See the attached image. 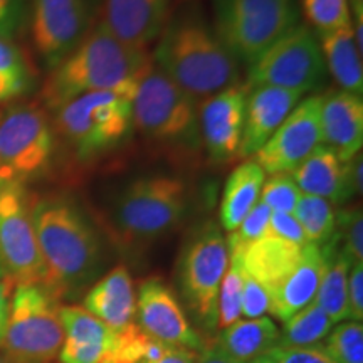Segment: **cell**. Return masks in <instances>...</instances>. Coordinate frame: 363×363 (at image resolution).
I'll list each match as a JSON object with an SVG mask.
<instances>
[{"mask_svg":"<svg viewBox=\"0 0 363 363\" xmlns=\"http://www.w3.org/2000/svg\"><path fill=\"white\" fill-rule=\"evenodd\" d=\"M0 278H4V271H2V266H0Z\"/></svg>","mask_w":363,"mask_h":363,"instance_id":"7dc6e473","label":"cell"},{"mask_svg":"<svg viewBox=\"0 0 363 363\" xmlns=\"http://www.w3.org/2000/svg\"><path fill=\"white\" fill-rule=\"evenodd\" d=\"M54 111V133L84 162L115 150L133 128V101L110 91L81 94Z\"/></svg>","mask_w":363,"mask_h":363,"instance_id":"8992f818","label":"cell"},{"mask_svg":"<svg viewBox=\"0 0 363 363\" xmlns=\"http://www.w3.org/2000/svg\"><path fill=\"white\" fill-rule=\"evenodd\" d=\"M320 347L335 363H363L362 321H347L338 325Z\"/></svg>","mask_w":363,"mask_h":363,"instance_id":"d6a6232c","label":"cell"},{"mask_svg":"<svg viewBox=\"0 0 363 363\" xmlns=\"http://www.w3.org/2000/svg\"><path fill=\"white\" fill-rule=\"evenodd\" d=\"M187 208V189L177 177L153 175L131 182L110 211L111 234L121 246L143 247L169 234Z\"/></svg>","mask_w":363,"mask_h":363,"instance_id":"277c9868","label":"cell"},{"mask_svg":"<svg viewBox=\"0 0 363 363\" xmlns=\"http://www.w3.org/2000/svg\"><path fill=\"white\" fill-rule=\"evenodd\" d=\"M264 180V170L254 160H246L233 170L225 182L219 212L220 225L225 230L233 233L238 229L244 217L259 202Z\"/></svg>","mask_w":363,"mask_h":363,"instance_id":"d4e9b609","label":"cell"},{"mask_svg":"<svg viewBox=\"0 0 363 363\" xmlns=\"http://www.w3.org/2000/svg\"><path fill=\"white\" fill-rule=\"evenodd\" d=\"M195 363H240L234 358H230L227 353H224L219 348V345H212V347L206 348L202 352L201 357H197V362Z\"/></svg>","mask_w":363,"mask_h":363,"instance_id":"ee69618b","label":"cell"},{"mask_svg":"<svg viewBox=\"0 0 363 363\" xmlns=\"http://www.w3.org/2000/svg\"><path fill=\"white\" fill-rule=\"evenodd\" d=\"M152 62V52L128 48L96 21L78 48L54 67L40 98L51 110L96 91H110L133 101Z\"/></svg>","mask_w":363,"mask_h":363,"instance_id":"6da1fadb","label":"cell"},{"mask_svg":"<svg viewBox=\"0 0 363 363\" xmlns=\"http://www.w3.org/2000/svg\"><path fill=\"white\" fill-rule=\"evenodd\" d=\"M229 264L220 227L207 222L187 240L179 262L180 293L206 330L217 326L219 289Z\"/></svg>","mask_w":363,"mask_h":363,"instance_id":"30bf717a","label":"cell"},{"mask_svg":"<svg viewBox=\"0 0 363 363\" xmlns=\"http://www.w3.org/2000/svg\"><path fill=\"white\" fill-rule=\"evenodd\" d=\"M33 220L44 278L40 286L61 299L88 286L101 267V242L88 217L66 197L34 201Z\"/></svg>","mask_w":363,"mask_h":363,"instance_id":"7a4b0ae2","label":"cell"},{"mask_svg":"<svg viewBox=\"0 0 363 363\" xmlns=\"http://www.w3.org/2000/svg\"><path fill=\"white\" fill-rule=\"evenodd\" d=\"M348 320H363V262H353L348 272Z\"/></svg>","mask_w":363,"mask_h":363,"instance_id":"60d3db41","label":"cell"},{"mask_svg":"<svg viewBox=\"0 0 363 363\" xmlns=\"http://www.w3.org/2000/svg\"><path fill=\"white\" fill-rule=\"evenodd\" d=\"M33 206L24 184L0 182V266L13 286L40 284L44 278Z\"/></svg>","mask_w":363,"mask_h":363,"instance_id":"7c38bea8","label":"cell"},{"mask_svg":"<svg viewBox=\"0 0 363 363\" xmlns=\"http://www.w3.org/2000/svg\"><path fill=\"white\" fill-rule=\"evenodd\" d=\"M239 256L244 272L267 289L281 283L298 266L303 247L266 235L247 246Z\"/></svg>","mask_w":363,"mask_h":363,"instance_id":"603a6c76","label":"cell"},{"mask_svg":"<svg viewBox=\"0 0 363 363\" xmlns=\"http://www.w3.org/2000/svg\"><path fill=\"white\" fill-rule=\"evenodd\" d=\"M0 363H12V362H9L6 357H4V355H0Z\"/></svg>","mask_w":363,"mask_h":363,"instance_id":"bcb514c9","label":"cell"},{"mask_svg":"<svg viewBox=\"0 0 363 363\" xmlns=\"http://www.w3.org/2000/svg\"><path fill=\"white\" fill-rule=\"evenodd\" d=\"M293 0H214V34L239 65L254 66L298 26Z\"/></svg>","mask_w":363,"mask_h":363,"instance_id":"5b68a950","label":"cell"},{"mask_svg":"<svg viewBox=\"0 0 363 363\" xmlns=\"http://www.w3.org/2000/svg\"><path fill=\"white\" fill-rule=\"evenodd\" d=\"M133 128L155 143L177 147L197 143L201 138L197 101L152 62L133 98Z\"/></svg>","mask_w":363,"mask_h":363,"instance_id":"ba28073f","label":"cell"},{"mask_svg":"<svg viewBox=\"0 0 363 363\" xmlns=\"http://www.w3.org/2000/svg\"><path fill=\"white\" fill-rule=\"evenodd\" d=\"M326 65L320 40L308 26H296L272 44L256 65L249 67L247 84L274 86L298 91L305 96L325 84Z\"/></svg>","mask_w":363,"mask_h":363,"instance_id":"8fae6325","label":"cell"},{"mask_svg":"<svg viewBox=\"0 0 363 363\" xmlns=\"http://www.w3.org/2000/svg\"><path fill=\"white\" fill-rule=\"evenodd\" d=\"M249 91L247 83H238L199 108V136L211 162L222 165L239 157Z\"/></svg>","mask_w":363,"mask_h":363,"instance_id":"9a60e30c","label":"cell"},{"mask_svg":"<svg viewBox=\"0 0 363 363\" xmlns=\"http://www.w3.org/2000/svg\"><path fill=\"white\" fill-rule=\"evenodd\" d=\"M33 0H0V35L13 40L26 26Z\"/></svg>","mask_w":363,"mask_h":363,"instance_id":"f35d334b","label":"cell"},{"mask_svg":"<svg viewBox=\"0 0 363 363\" xmlns=\"http://www.w3.org/2000/svg\"><path fill=\"white\" fill-rule=\"evenodd\" d=\"M321 52L330 71L331 78L340 86V89L347 93L363 94V65L362 52L357 49L353 39L352 24L335 33L318 35Z\"/></svg>","mask_w":363,"mask_h":363,"instance_id":"cb8c5ba5","label":"cell"},{"mask_svg":"<svg viewBox=\"0 0 363 363\" xmlns=\"http://www.w3.org/2000/svg\"><path fill=\"white\" fill-rule=\"evenodd\" d=\"M172 2L174 0H98V22L128 48L148 51L170 19Z\"/></svg>","mask_w":363,"mask_h":363,"instance_id":"e0dca14e","label":"cell"},{"mask_svg":"<svg viewBox=\"0 0 363 363\" xmlns=\"http://www.w3.org/2000/svg\"><path fill=\"white\" fill-rule=\"evenodd\" d=\"M299 197L301 192L294 184L291 174H274L262 184L259 201L269 207L271 212L293 214Z\"/></svg>","mask_w":363,"mask_h":363,"instance_id":"e575fe53","label":"cell"},{"mask_svg":"<svg viewBox=\"0 0 363 363\" xmlns=\"http://www.w3.org/2000/svg\"><path fill=\"white\" fill-rule=\"evenodd\" d=\"M335 238L342 242V251L352 262H363V216L360 207L337 212Z\"/></svg>","mask_w":363,"mask_h":363,"instance_id":"d590c367","label":"cell"},{"mask_svg":"<svg viewBox=\"0 0 363 363\" xmlns=\"http://www.w3.org/2000/svg\"><path fill=\"white\" fill-rule=\"evenodd\" d=\"M323 94H311L296 104L278 130L256 153L264 174H293L308 155L321 145L320 113Z\"/></svg>","mask_w":363,"mask_h":363,"instance_id":"5bb4252c","label":"cell"},{"mask_svg":"<svg viewBox=\"0 0 363 363\" xmlns=\"http://www.w3.org/2000/svg\"><path fill=\"white\" fill-rule=\"evenodd\" d=\"M16 288L13 283L9 278H0V345H2L4 335L7 330V321H9V313H11V298H12V289Z\"/></svg>","mask_w":363,"mask_h":363,"instance_id":"b9f144b4","label":"cell"},{"mask_svg":"<svg viewBox=\"0 0 363 363\" xmlns=\"http://www.w3.org/2000/svg\"><path fill=\"white\" fill-rule=\"evenodd\" d=\"M197 357V352L189 350V348L170 347L158 360L150 363H195Z\"/></svg>","mask_w":363,"mask_h":363,"instance_id":"7bdbcfd3","label":"cell"},{"mask_svg":"<svg viewBox=\"0 0 363 363\" xmlns=\"http://www.w3.org/2000/svg\"><path fill=\"white\" fill-rule=\"evenodd\" d=\"M301 9L316 35L335 33L352 24L348 0H301Z\"/></svg>","mask_w":363,"mask_h":363,"instance_id":"1f68e13d","label":"cell"},{"mask_svg":"<svg viewBox=\"0 0 363 363\" xmlns=\"http://www.w3.org/2000/svg\"><path fill=\"white\" fill-rule=\"evenodd\" d=\"M271 211L261 201L251 208V212L244 217L238 229L229 234L225 240L227 254H242L244 249L252 242L266 238L267 225H269Z\"/></svg>","mask_w":363,"mask_h":363,"instance_id":"836d02e7","label":"cell"},{"mask_svg":"<svg viewBox=\"0 0 363 363\" xmlns=\"http://www.w3.org/2000/svg\"><path fill=\"white\" fill-rule=\"evenodd\" d=\"M331 326L333 323H331L328 315L318 306L316 301H311L296 315L283 321V333L279 335L276 347H315V345H320L321 340L328 337Z\"/></svg>","mask_w":363,"mask_h":363,"instance_id":"83f0119b","label":"cell"},{"mask_svg":"<svg viewBox=\"0 0 363 363\" xmlns=\"http://www.w3.org/2000/svg\"><path fill=\"white\" fill-rule=\"evenodd\" d=\"M303 94L298 91L256 86L251 88L246 104L242 140L239 157L256 155L272 133L279 128L286 116L301 101Z\"/></svg>","mask_w":363,"mask_h":363,"instance_id":"ac0fdd59","label":"cell"},{"mask_svg":"<svg viewBox=\"0 0 363 363\" xmlns=\"http://www.w3.org/2000/svg\"><path fill=\"white\" fill-rule=\"evenodd\" d=\"M29 66L13 40L0 35V101L19 98L29 88Z\"/></svg>","mask_w":363,"mask_h":363,"instance_id":"f546056e","label":"cell"},{"mask_svg":"<svg viewBox=\"0 0 363 363\" xmlns=\"http://www.w3.org/2000/svg\"><path fill=\"white\" fill-rule=\"evenodd\" d=\"M325 269L326 259L321 247L306 244L298 266L281 283L267 288L271 315L286 321L315 301Z\"/></svg>","mask_w":363,"mask_h":363,"instance_id":"44dd1931","label":"cell"},{"mask_svg":"<svg viewBox=\"0 0 363 363\" xmlns=\"http://www.w3.org/2000/svg\"><path fill=\"white\" fill-rule=\"evenodd\" d=\"M59 301L40 284L16 286L2 355L12 363H52L65 342Z\"/></svg>","mask_w":363,"mask_h":363,"instance_id":"52a82bcc","label":"cell"},{"mask_svg":"<svg viewBox=\"0 0 363 363\" xmlns=\"http://www.w3.org/2000/svg\"><path fill=\"white\" fill-rule=\"evenodd\" d=\"M83 308L115 331H125L135 325L136 294L128 269L113 267L88 289Z\"/></svg>","mask_w":363,"mask_h":363,"instance_id":"7402d4cb","label":"cell"},{"mask_svg":"<svg viewBox=\"0 0 363 363\" xmlns=\"http://www.w3.org/2000/svg\"><path fill=\"white\" fill-rule=\"evenodd\" d=\"M54 133L39 103H17L0 113V182L34 179L51 165Z\"/></svg>","mask_w":363,"mask_h":363,"instance_id":"9c48e42d","label":"cell"},{"mask_svg":"<svg viewBox=\"0 0 363 363\" xmlns=\"http://www.w3.org/2000/svg\"><path fill=\"white\" fill-rule=\"evenodd\" d=\"M98 0H33L30 34L40 59L54 69L93 27Z\"/></svg>","mask_w":363,"mask_h":363,"instance_id":"4fadbf2b","label":"cell"},{"mask_svg":"<svg viewBox=\"0 0 363 363\" xmlns=\"http://www.w3.org/2000/svg\"><path fill=\"white\" fill-rule=\"evenodd\" d=\"M266 235L296 244L299 247H305L308 244L305 233H303L296 217L293 214H284V212H271Z\"/></svg>","mask_w":363,"mask_h":363,"instance_id":"ab89813d","label":"cell"},{"mask_svg":"<svg viewBox=\"0 0 363 363\" xmlns=\"http://www.w3.org/2000/svg\"><path fill=\"white\" fill-rule=\"evenodd\" d=\"M244 269L239 254H229V264L219 289V305H217V325L220 328L239 321L240 303H242Z\"/></svg>","mask_w":363,"mask_h":363,"instance_id":"4dcf8cb0","label":"cell"},{"mask_svg":"<svg viewBox=\"0 0 363 363\" xmlns=\"http://www.w3.org/2000/svg\"><path fill=\"white\" fill-rule=\"evenodd\" d=\"M152 61L195 101L239 83V62L194 9L170 16L158 35Z\"/></svg>","mask_w":363,"mask_h":363,"instance_id":"3957f363","label":"cell"},{"mask_svg":"<svg viewBox=\"0 0 363 363\" xmlns=\"http://www.w3.org/2000/svg\"><path fill=\"white\" fill-rule=\"evenodd\" d=\"M320 128L321 145L333 148L343 162L355 158L363 145L362 96L342 89L323 94Z\"/></svg>","mask_w":363,"mask_h":363,"instance_id":"ffe728a7","label":"cell"},{"mask_svg":"<svg viewBox=\"0 0 363 363\" xmlns=\"http://www.w3.org/2000/svg\"><path fill=\"white\" fill-rule=\"evenodd\" d=\"M350 4V13L353 17L363 16V0H348Z\"/></svg>","mask_w":363,"mask_h":363,"instance_id":"f6af8a7d","label":"cell"},{"mask_svg":"<svg viewBox=\"0 0 363 363\" xmlns=\"http://www.w3.org/2000/svg\"><path fill=\"white\" fill-rule=\"evenodd\" d=\"M321 251L325 254L326 269L315 301L335 325L348 320V272L353 262L338 247L335 235L325 246H321Z\"/></svg>","mask_w":363,"mask_h":363,"instance_id":"4316f807","label":"cell"},{"mask_svg":"<svg viewBox=\"0 0 363 363\" xmlns=\"http://www.w3.org/2000/svg\"><path fill=\"white\" fill-rule=\"evenodd\" d=\"M254 363H335L320 345L305 348L274 347Z\"/></svg>","mask_w":363,"mask_h":363,"instance_id":"8d00e7d4","label":"cell"},{"mask_svg":"<svg viewBox=\"0 0 363 363\" xmlns=\"http://www.w3.org/2000/svg\"><path fill=\"white\" fill-rule=\"evenodd\" d=\"M293 216L305 233L306 242L315 246H325L333 239L337 227V211L335 206L321 197L301 194Z\"/></svg>","mask_w":363,"mask_h":363,"instance_id":"f1b7e54d","label":"cell"},{"mask_svg":"<svg viewBox=\"0 0 363 363\" xmlns=\"http://www.w3.org/2000/svg\"><path fill=\"white\" fill-rule=\"evenodd\" d=\"M293 180L299 192L315 195L333 206L347 203L357 195L352 177V160L343 162L333 148L320 145L308 155L298 169L293 170Z\"/></svg>","mask_w":363,"mask_h":363,"instance_id":"d6986e66","label":"cell"},{"mask_svg":"<svg viewBox=\"0 0 363 363\" xmlns=\"http://www.w3.org/2000/svg\"><path fill=\"white\" fill-rule=\"evenodd\" d=\"M266 313H269V293L266 286L244 272L240 315L246 316V320H254L264 316Z\"/></svg>","mask_w":363,"mask_h":363,"instance_id":"74e56055","label":"cell"},{"mask_svg":"<svg viewBox=\"0 0 363 363\" xmlns=\"http://www.w3.org/2000/svg\"><path fill=\"white\" fill-rule=\"evenodd\" d=\"M135 320L148 337L170 347H184L197 352L203 345L174 291L160 278H148L140 284Z\"/></svg>","mask_w":363,"mask_h":363,"instance_id":"2e32d148","label":"cell"},{"mask_svg":"<svg viewBox=\"0 0 363 363\" xmlns=\"http://www.w3.org/2000/svg\"><path fill=\"white\" fill-rule=\"evenodd\" d=\"M279 331L267 316L239 320L222 331L217 345L224 353L240 363H254L276 347Z\"/></svg>","mask_w":363,"mask_h":363,"instance_id":"484cf974","label":"cell"}]
</instances>
